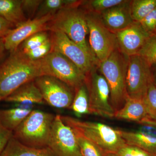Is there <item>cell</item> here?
I'll use <instances>...</instances> for the list:
<instances>
[{"label":"cell","instance_id":"obj_20","mask_svg":"<svg viewBox=\"0 0 156 156\" xmlns=\"http://www.w3.org/2000/svg\"><path fill=\"white\" fill-rule=\"evenodd\" d=\"M16 107L0 110V123L13 132L33 110L34 106L16 105Z\"/></svg>","mask_w":156,"mask_h":156},{"label":"cell","instance_id":"obj_7","mask_svg":"<svg viewBox=\"0 0 156 156\" xmlns=\"http://www.w3.org/2000/svg\"><path fill=\"white\" fill-rule=\"evenodd\" d=\"M86 11L89 45L98 61L102 62L118 48L116 34L107 28L98 14Z\"/></svg>","mask_w":156,"mask_h":156},{"label":"cell","instance_id":"obj_19","mask_svg":"<svg viewBox=\"0 0 156 156\" xmlns=\"http://www.w3.org/2000/svg\"><path fill=\"white\" fill-rule=\"evenodd\" d=\"M0 156H57L50 147L36 148L23 145L13 136Z\"/></svg>","mask_w":156,"mask_h":156},{"label":"cell","instance_id":"obj_2","mask_svg":"<svg viewBox=\"0 0 156 156\" xmlns=\"http://www.w3.org/2000/svg\"><path fill=\"white\" fill-rule=\"evenodd\" d=\"M61 117L66 125L93 143L102 154L114 155L127 145L118 129L101 123L81 121L69 116Z\"/></svg>","mask_w":156,"mask_h":156},{"label":"cell","instance_id":"obj_14","mask_svg":"<svg viewBox=\"0 0 156 156\" xmlns=\"http://www.w3.org/2000/svg\"><path fill=\"white\" fill-rule=\"evenodd\" d=\"M115 34L118 48L128 57L137 55L147 39L152 34L144 30L140 23L136 22Z\"/></svg>","mask_w":156,"mask_h":156},{"label":"cell","instance_id":"obj_17","mask_svg":"<svg viewBox=\"0 0 156 156\" xmlns=\"http://www.w3.org/2000/svg\"><path fill=\"white\" fill-rule=\"evenodd\" d=\"M4 101L16 105L34 106L45 102L34 80L23 84L8 96Z\"/></svg>","mask_w":156,"mask_h":156},{"label":"cell","instance_id":"obj_21","mask_svg":"<svg viewBox=\"0 0 156 156\" xmlns=\"http://www.w3.org/2000/svg\"><path fill=\"white\" fill-rule=\"evenodd\" d=\"M0 16L15 27L27 20L23 10L22 0H0Z\"/></svg>","mask_w":156,"mask_h":156},{"label":"cell","instance_id":"obj_11","mask_svg":"<svg viewBox=\"0 0 156 156\" xmlns=\"http://www.w3.org/2000/svg\"><path fill=\"white\" fill-rule=\"evenodd\" d=\"M34 82L45 102L56 108H69L75 95L74 89L52 76H41Z\"/></svg>","mask_w":156,"mask_h":156},{"label":"cell","instance_id":"obj_8","mask_svg":"<svg viewBox=\"0 0 156 156\" xmlns=\"http://www.w3.org/2000/svg\"><path fill=\"white\" fill-rule=\"evenodd\" d=\"M52 50L58 52L73 62L86 76L94 68L97 67L99 62L92 55L60 31L51 32L50 36Z\"/></svg>","mask_w":156,"mask_h":156},{"label":"cell","instance_id":"obj_34","mask_svg":"<svg viewBox=\"0 0 156 156\" xmlns=\"http://www.w3.org/2000/svg\"><path fill=\"white\" fill-rule=\"evenodd\" d=\"M12 136L13 132L6 129L0 123V154Z\"/></svg>","mask_w":156,"mask_h":156},{"label":"cell","instance_id":"obj_12","mask_svg":"<svg viewBox=\"0 0 156 156\" xmlns=\"http://www.w3.org/2000/svg\"><path fill=\"white\" fill-rule=\"evenodd\" d=\"M48 147L57 156H82L75 134L59 115L54 119Z\"/></svg>","mask_w":156,"mask_h":156},{"label":"cell","instance_id":"obj_3","mask_svg":"<svg viewBox=\"0 0 156 156\" xmlns=\"http://www.w3.org/2000/svg\"><path fill=\"white\" fill-rule=\"evenodd\" d=\"M81 5L67 7L58 11L48 23L47 30L63 33L87 52L95 56L87 41L89 29L87 14Z\"/></svg>","mask_w":156,"mask_h":156},{"label":"cell","instance_id":"obj_24","mask_svg":"<svg viewBox=\"0 0 156 156\" xmlns=\"http://www.w3.org/2000/svg\"><path fill=\"white\" fill-rule=\"evenodd\" d=\"M131 16L134 22H140L156 8V0H133L130 4Z\"/></svg>","mask_w":156,"mask_h":156},{"label":"cell","instance_id":"obj_26","mask_svg":"<svg viewBox=\"0 0 156 156\" xmlns=\"http://www.w3.org/2000/svg\"><path fill=\"white\" fill-rule=\"evenodd\" d=\"M126 0H91L82 1L81 6L87 11L100 14L108 9L119 5Z\"/></svg>","mask_w":156,"mask_h":156},{"label":"cell","instance_id":"obj_38","mask_svg":"<svg viewBox=\"0 0 156 156\" xmlns=\"http://www.w3.org/2000/svg\"><path fill=\"white\" fill-rule=\"evenodd\" d=\"M152 126L156 128V122H154L153 123L152 125Z\"/></svg>","mask_w":156,"mask_h":156},{"label":"cell","instance_id":"obj_31","mask_svg":"<svg viewBox=\"0 0 156 156\" xmlns=\"http://www.w3.org/2000/svg\"><path fill=\"white\" fill-rule=\"evenodd\" d=\"M115 156H153L141 149L127 144L115 154Z\"/></svg>","mask_w":156,"mask_h":156},{"label":"cell","instance_id":"obj_36","mask_svg":"<svg viewBox=\"0 0 156 156\" xmlns=\"http://www.w3.org/2000/svg\"><path fill=\"white\" fill-rule=\"evenodd\" d=\"M8 52L6 50L3 39L0 38V65L6 58V53Z\"/></svg>","mask_w":156,"mask_h":156},{"label":"cell","instance_id":"obj_9","mask_svg":"<svg viewBox=\"0 0 156 156\" xmlns=\"http://www.w3.org/2000/svg\"><path fill=\"white\" fill-rule=\"evenodd\" d=\"M48 76L60 80L76 91L85 83L86 76L64 55L51 51L43 58Z\"/></svg>","mask_w":156,"mask_h":156},{"label":"cell","instance_id":"obj_29","mask_svg":"<svg viewBox=\"0 0 156 156\" xmlns=\"http://www.w3.org/2000/svg\"><path fill=\"white\" fill-rule=\"evenodd\" d=\"M73 131L75 134L82 156H102V152L96 146L77 132Z\"/></svg>","mask_w":156,"mask_h":156},{"label":"cell","instance_id":"obj_25","mask_svg":"<svg viewBox=\"0 0 156 156\" xmlns=\"http://www.w3.org/2000/svg\"><path fill=\"white\" fill-rule=\"evenodd\" d=\"M143 101L147 117L142 125L151 126L152 123L156 122V87L153 83L149 87Z\"/></svg>","mask_w":156,"mask_h":156},{"label":"cell","instance_id":"obj_27","mask_svg":"<svg viewBox=\"0 0 156 156\" xmlns=\"http://www.w3.org/2000/svg\"><path fill=\"white\" fill-rule=\"evenodd\" d=\"M137 55L144 58L150 66L156 63V35L153 34L144 43Z\"/></svg>","mask_w":156,"mask_h":156},{"label":"cell","instance_id":"obj_6","mask_svg":"<svg viewBox=\"0 0 156 156\" xmlns=\"http://www.w3.org/2000/svg\"><path fill=\"white\" fill-rule=\"evenodd\" d=\"M85 83L89 95L90 114L108 118L114 117L115 112L110 102L109 87L98 66L86 75Z\"/></svg>","mask_w":156,"mask_h":156},{"label":"cell","instance_id":"obj_13","mask_svg":"<svg viewBox=\"0 0 156 156\" xmlns=\"http://www.w3.org/2000/svg\"><path fill=\"white\" fill-rule=\"evenodd\" d=\"M54 15L27 20L16 27L3 39L6 50L9 53L13 52L29 37L39 32L47 31L48 23Z\"/></svg>","mask_w":156,"mask_h":156},{"label":"cell","instance_id":"obj_1","mask_svg":"<svg viewBox=\"0 0 156 156\" xmlns=\"http://www.w3.org/2000/svg\"><path fill=\"white\" fill-rule=\"evenodd\" d=\"M0 65V101L23 84L47 75L43 58L33 60L17 48Z\"/></svg>","mask_w":156,"mask_h":156},{"label":"cell","instance_id":"obj_15","mask_svg":"<svg viewBox=\"0 0 156 156\" xmlns=\"http://www.w3.org/2000/svg\"><path fill=\"white\" fill-rule=\"evenodd\" d=\"M126 144L139 148L151 155L156 156V128L147 125L134 131L118 129Z\"/></svg>","mask_w":156,"mask_h":156},{"label":"cell","instance_id":"obj_37","mask_svg":"<svg viewBox=\"0 0 156 156\" xmlns=\"http://www.w3.org/2000/svg\"><path fill=\"white\" fill-rule=\"evenodd\" d=\"M153 83L156 87V63L151 66Z\"/></svg>","mask_w":156,"mask_h":156},{"label":"cell","instance_id":"obj_5","mask_svg":"<svg viewBox=\"0 0 156 156\" xmlns=\"http://www.w3.org/2000/svg\"><path fill=\"white\" fill-rule=\"evenodd\" d=\"M55 116L50 113L33 110L13 131V137L29 147H48Z\"/></svg>","mask_w":156,"mask_h":156},{"label":"cell","instance_id":"obj_30","mask_svg":"<svg viewBox=\"0 0 156 156\" xmlns=\"http://www.w3.org/2000/svg\"><path fill=\"white\" fill-rule=\"evenodd\" d=\"M51 50L52 44L50 38L41 46L32 50L23 52V53L30 59L33 60H38L44 58L51 52Z\"/></svg>","mask_w":156,"mask_h":156},{"label":"cell","instance_id":"obj_18","mask_svg":"<svg viewBox=\"0 0 156 156\" xmlns=\"http://www.w3.org/2000/svg\"><path fill=\"white\" fill-rule=\"evenodd\" d=\"M145 105L143 99H135L127 96L126 103L119 110L115 113L118 119L132 121L142 124L147 118Z\"/></svg>","mask_w":156,"mask_h":156},{"label":"cell","instance_id":"obj_32","mask_svg":"<svg viewBox=\"0 0 156 156\" xmlns=\"http://www.w3.org/2000/svg\"><path fill=\"white\" fill-rule=\"evenodd\" d=\"M42 0H22V7L24 14L28 15L29 19L35 16Z\"/></svg>","mask_w":156,"mask_h":156},{"label":"cell","instance_id":"obj_39","mask_svg":"<svg viewBox=\"0 0 156 156\" xmlns=\"http://www.w3.org/2000/svg\"><path fill=\"white\" fill-rule=\"evenodd\" d=\"M154 34H155L156 35V29L155 30L154 32Z\"/></svg>","mask_w":156,"mask_h":156},{"label":"cell","instance_id":"obj_33","mask_svg":"<svg viewBox=\"0 0 156 156\" xmlns=\"http://www.w3.org/2000/svg\"><path fill=\"white\" fill-rule=\"evenodd\" d=\"M140 23L147 32L154 34L156 29V8L144 17Z\"/></svg>","mask_w":156,"mask_h":156},{"label":"cell","instance_id":"obj_35","mask_svg":"<svg viewBox=\"0 0 156 156\" xmlns=\"http://www.w3.org/2000/svg\"><path fill=\"white\" fill-rule=\"evenodd\" d=\"M15 27L13 24L0 16V38H5Z\"/></svg>","mask_w":156,"mask_h":156},{"label":"cell","instance_id":"obj_22","mask_svg":"<svg viewBox=\"0 0 156 156\" xmlns=\"http://www.w3.org/2000/svg\"><path fill=\"white\" fill-rule=\"evenodd\" d=\"M82 1L76 0H44L42 1L34 18H41L48 14L54 15L67 7L80 5Z\"/></svg>","mask_w":156,"mask_h":156},{"label":"cell","instance_id":"obj_16","mask_svg":"<svg viewBox=\"0 0 156 156\" xmlns=\"http://www.w3.org/2000/svg\"><path fill=\"white\" fill-rule=\"evenodd\" d=\"M131 1L126 0L123 4L98 14L103 24L112 32L125 29L134 22L131 16Z\"/></svg>","mask_w":156,"mask_h":156},{"label":"cell","instance_id":"obj_28","mask_svg":"<svg viewBox=\"0 0 156 156\" xmlns=\"http://www.w3.org/2000/svg\"><path fill=\"white\" fill-rule=\"evenodd\" d=\"M50 38L47 31L39 32L26 39L18 48L23 52H25L41 46Z\"/></svg>","mask_w":156,"mask_h":156},{"label":"cell","instance_id":"obj_10","mask_svg":"<svg viewBox=\"0 0 156 156\" xmlns=\"http://www.w3.org/2000/svg\"><path fill=\"white\" fill-rule=\"evenodd\" d=\"M153 83L150 66L139 55L128 57L126 92L128 97L143 99Z\"/></svg>","mask_w":156,"mask_h":156},{"label":"cell","instance_id":"obj_4","mask_svg":"<svg viewBox=\"0 0 156 156\" xmlns=\"http://www.w3.org/2000/svg\"><path fill=\"white\" fill-rule=\"evenodd\" d=\"M128 61V56L118 48L106 60L98 65L99 72L108 83L111 104L115 112L124 106L128 96L126 74Z\"/></svg>","mask_w":156,"mask_h":156},{"label":"cell","instance_id":"obj_23","mask_svg":"<svg viewBox=\"0 0 156 156\" xmlns=\"http://www.w3.org/2000/svg\"><path fill=\"white\" fill-rule=\"evenodd\" d=\"M69 109L72 110L76 116L90 114L88 90L85 83L75 91V95Z\"/></svg>","mask_w":156,"mask_h":156}]
</instances>
